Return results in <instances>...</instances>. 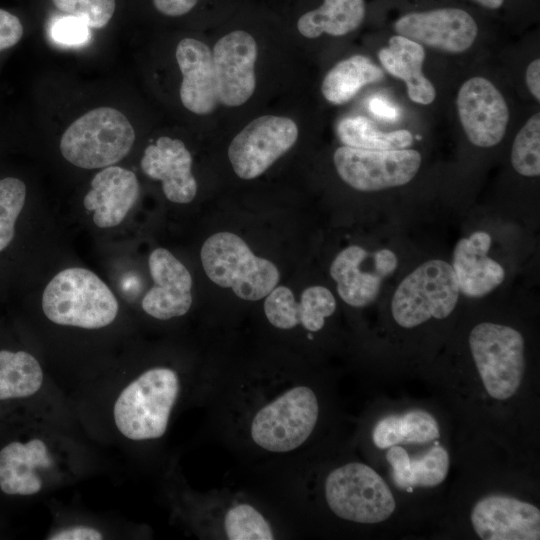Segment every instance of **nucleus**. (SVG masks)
I'll return each instance as SVG.
<instances>
[{"label": "nucleus", "instance_id": "nucleus-33", "mask_svg": "<svg viewBox=\"0 0 540 540\" xmlns=\"http://www.w3.org/2000/svg\"><path fill=\"white\" fill-rule=\"evenodd\" d=\"M60 16H71L90 29L106 27L115 16L117 0H50Z\"/></svg>", "mask_w": 540, "mask_h": 540}, {"label": "nucleus", "instance_id": "nucleus-24", "mask_svg": "<svg viewBox=\"0 0 540 540\" xmlns=\"http://www.w3.org/2000/svg\"><path fill=\"white\" fill-rule=\"evenodd\" d=\"M365 12V0H324L319 8L299 18L297 28L302 36L311 39L323 33L343 36L361 25Z\"/></svg>", "mask_w": 540, "mask_h": 540}, {"label": "nucleus", "instance_id": "nucleus-1", "mask_svg": "<svg viewBox=\"0 0 540 540\" xmlns=\"http://www.w3.org/2000/svg\"><path fill=\"white\" fill-rule=\"evenodd\" d=\"M42 308L55 324L98 329L111 324L118 302L109 287L92 271L67 268L55 275L44 289Z\"/></svg>", "mask_w": 540, "mask_h": 540}, {"label": "nucleus", "instance_id": "nucleus-19", "mask_svg": "<svg viewBox=\"0 0 540 540\" xmlns=\"http://www.w3.org/2000/svg\"><path fill=\"white\" fill-rule=\"evenodd\" d=\"M140 186L134 172L107 166L91 181L84 196V207L94 211L93 221L100 228L119 225L138 199Z\"/></svg>", "mask_w": 540, "mask_h": 540}, {"label": "nucleus", "instance_id": "nucleus-18", "mask_svg": "<svg viewBox=\"0 0 540 540\" xmlns=\"http://www.w3.org/2000/svg\"><path fill=\"white\" fill-rule=\"evenodd\" d=\"M176 60L182 74V104L198 115L211 113L219 102L212 51L200 40L184 38L176 47Z\"/></svg>", "mask_w": 540, "mask_h": 540}, {"label": "nucleus", "instance_id": "nucleus-14", "mask_svg": "<svg viewBox=\"0 0 540 540\" xmlns=\"http://www.w3.org/2000/svg\"><path fill=\"white\" fill-rule=\"evenodd\" d=\"M212 58L218 101L230 107L244 104L256 87L253 36L242 30L226 34L216 42Z\"/></svg>", "mask_w": 540, "mask_h": 540}, {"label": "nucleus", "instance_id": "nucleus-30", "mask_svg": "<svg viewBox=\"0 0 540 540\" xmlns=\"http://www.w3.org/2000/svg\"><path fill=\"white\" fill-rule=\"evenodd\" d=\"M511 164L525 177L540 175V113L532 115L517 133L511 148Z\"/></svg>", "mask_w": 540, "mask_h": 540}, {"label": "nucleus", "instance_id": "nucleus-34", "mask_svg": "<svg viewBox=\"0 0 540 540\" xmlns=\"http://www.w3.org/2000/svg\"><path fill=\"white\" fill-rule=\"evenodd\" d=\"M50 34L57 43L76 46L89 39L90 28L74 17L56 16L51 21Z\"/></svg>", "mask_w": 540, "mask_h": 540}, {"label": "nucleus", "instance_id": "nucleus-11", "mask_svg": "<svg viewBox=\"0 0 540 540\" xmlns=\"http://www.w3.org/2000/svg\"><path fill=\"white\" fill-rule=\"evenodd\" d=\"M398 259L389 249L373 253L352 245L343 249L330 266L340 298L350 306L365 307L378 296L384 278L391 275Z\"/></svg>", "mask_w": 540, "mask_h": 540}, {"label": "nucleus", "instance_id": "nucleus-36", "mask_svg": "<svg viewBox=\"0 0 540 540\" xmlns=\"http://www.w3.org/2000/svg\"><path fill=\"white\" fill-rule=\"evenodd\" d=\"M155 10L167 17H180L189 13L198 0H151Z\"/></svg>", "mask_w": 540, "mask_h": 540}, {"label": "nucleus", "instance_id": "nucleus-4", "mask_svg": "<svg viewBox=\"0 0 540 540\" xmlns=\"http://www.w3.org/2000/svg\"><path fill=\"white\" fill-rule=\"evenodd\" d=\"M135 141L127 117L112 107H98L76 119L63 133L60 151L71 164L96 169L123 159Z\"/></svg>", "mask_w": 540, "mask_h": 540}, {"label": "nucleus", "instance_id": "nucleus-38", "mask_svg": "<svg viewBox=\"0 0 540 540\" xmlns=\"http://www.w3.org/2000/svg\"><path fill=\"white\" fill-rule=\"evenodd\" d=\"M368 108L376 117L388 121H394L399 117V110L386 99L373 97L368 102Z\"/></svg>", "mask_w": 540, "mask_h": 540}, {"label": "nucleus", "instance_id": "nucleus-5", "mask_svg": "<svg viewBox=\"0 0 540 540\" xmlns=\"http://www.w3.org/2000/svg\"><path fill=\"white\" fill-rule=\"evenodd\" d=\"M459 294L452 266L444 260H429L400 282L391 300V313L399 326L413 328L431 318H447Z\"/></svg>", "mask_w": 540, "mask_h": 540}, {"label": "nucleus", "instance_id": "nucleus-28", "mask_svg": "<svg viewBox=\"0 0 540 540\" xmlns=\"http://www.w3.org/2000/svg\"><path fill=\"white\" fill-rule=\"evenodd\" d=\"M337 135L344 146L367 150L405 149L413 143L410 131L384 132L364 116L343 118L337 125Z\"/></svg>", "mask_w": 540, "mask_h": 540}, {"label": "nucleus", "instance_id": "nucleus-21", "mask_svg": "<svg viewBox=\"0 0 540 540\" xmlns=\"http://www.w3.org/2000/svg\"><path fill=\"white\" fill-rule=\"evenodd\" d=\"M46 443L34 438L14 441L0 450V489L8 495H34L43 486L38 469L53 464Z\"/></svg>", "mask_w": 540, "mask_h": 540}, {"label": "nucleus", "instance_id": "nucleus-35", "mask_svg": "<svg viewBox=\"0 0 540 540\" xmlns=\"http://www.w3.org/2000/svg\"><path fill=\"white\" fill-rule=\"evenodd\" d=\"M24 26L18 15L0 8V52L11 49L20 42Z\"/></svg>", "mask_w": 540, "mask_h": 540}, {"label": "nucleus", "instance_id": "nucleus-26", "mask_svg": "<svg viewBox=\"0 0 540 540\" xmlns=\"http://www.w3.org/2000/svg\"><path fill=\"white\" fill-rule=\"evenodd\" d=\"M439 436L436 419L420 409L381 419L372 434L374 444L380 449L403 443H428Z\"/></svg>", "mask_w": 540, "mask_h": 540}, {"label": "nucleus", "instance_id": "nucleus-41", "mask_svg": "<svg viewBox=\"0 0 540 540\" xmlns=\"http://www.w3.org/2000/svg\"><path fill=\"white\" fill-rule=\"evenodd\" d=\"M416 138H417V139H421V136L417 135Z\"/></svg>", "mask_w": 540, "mask_h": 540}, {"label": "nucleus", "instance_id": "nucleus-17", "mask_svg": "<svg viewBox=\"0 0 540 540\" xmlns=\"http://www.w3.org/2000/svg\"><path fill=\"white\" fill-rule=\"evenodd\" d=\"M192 156L179 139L162 136L149 145L141 159V168L150 178L162 182L166 198L174 203H190L197 193L192 171Z\"/></svg>", "mask_w": 540, "mask_h": 540}, {"label": "nucleus", "instance_id": "nucleus-6", "mask_svg": "<svg viewBox=\"0 0 540 540\" xmlns=\"http://www.w3.org/2000/svg\"><path fill=\"white\" fill-rule=\"evenodd\" d=\"M319 415L314 391L291 387L261 407L250 425L253 442L260 448L284 453L301 446L313 432Z\"/></svg>", "mask_w": 540, "mask_h": 540}, {"label": "nucleus", "instance_id": "nucleus-40", "mask_svg": "<svg viewBox=\"0 0 540 540\" xmlns=\"http://www.w3.org/2000/svg\"><path fill=\"white\" fill-rule=\"evenodd\" d=\"M478 4L488 9H498L502 6L504 0H474Z\"/></svg>", "mask_w": 540, "mask_h": 540}, {"label": "nucleus", "instance_id": "nucleus-22", "mask_svg": "<svg viewBox=\"0 0 540 540\" xmlns=\"http://www.w3.org/2000/svg\"><path fill=\"white\" fill-rule=\"evenodd\" d=\"M378 58L389 74L405 82L411 101L429 105L435 100V88L422 71L425 50L421 44L401 35L392 36Z\"/></svg>", "mask_w": 540, "mask_h": 540}, {"label": "nucleus", "instance_id": "nucleus-29", "mask_svg": "<svg viewBox=\"0 0 540 540\" xmlns=\"http://www.w3.org/2000/svg\"><path fill=\"white\" fill-rule=\"evenodd\" d=\"M336 310V300L332 292L324 286H310L292 306V316L295 324L302 325L310 332L321 330L325 319Z\"/></svg>", "mask_w": 540, "mask_h": 540}, {"label": "nucleus", "instance_id": "nucleus-20", "mask_svg": "<svg viewBox=\"0 0 540 540\" xmlns=\"http://www.w3.org/2000/svg\"><path fill=\"white\" fill-rule=\"evenodd\" d=\"M490 246L491 236L485 231H476L457 242L451 266L463 295L486 296L504 281L503 267L488 256Z\"/></svg>", "mask_w": 540, "mask_h": 540}, {"label": "nucleus", "instance_id": "nucleus-3", "mask_svg": "<svg viewBox=\"0 0 540 540\" xmlns=\"http://www.w3.org/2000/svg\"><path fill=\"white\" fill-rule=\"evenodd\" d=\"M200 257L209 279L231 288L243 300L266 297L280 278L273 262L256 256L241 237L231 232H218L207 238Z\"/></svg>", "mask_w": 540, "mask_h": 540}, {"label": "nucleus", "instance_id": "nucleus-16", "mask_svg": "<svg viewBox=\"0 0 540 540\" xmlns=\"http://www.w3.org/2000/svg\"><path fill=\"white\" fill-rule=\"evenodd\" d=\"M148 266L154 285L142 300L143 310L159 320L185 315L192 304V278L188 269L164 248L151 252Z\"/></svg>", "mask_w": 540, "mask_h": 540}, {"label": "nucleus", "instance_id": "nucleus-2", "mask_svg": "<svg viewBox=\"0 0 540 540\" xmlns=\"http://www.w3.org/2000/svg\"><path fill=\"white\" fill-rule=\"evenodd\" d=\"M180 392L177 373L166 367L143 372L119 394L113 416L119 432L130 440L162 437Z\"/></svg>", "mask_w": 540, "mask_h": 540}, {"label": "nucleus", "instance_id": "nucleus-10", "mask_svg": "<svg viewBox=\"0 0 540 540\" xmlns=\"http://www.w3.org/2000/svg\"><path fill=\"white\" fill-rule=\"evenodd\" d=\"M296 123L283 116L264 115L247 124L231 141L228 158L236 175L250 180L263 174L297 141Z\"/></svg>", "mask_w": 540, "mask_h": 540}, {"label": "nucleus", "instance_id": "nucleus-37", "mask_svg": "<svg viewBox=\"0 0 540 540\" xmlns=\"http://www.w3.org/2000/svg\"><path fill=\"white\" fill-rule=\"evenodd\" d=\"M103 535L95 528L88 526H74L59 530L47 539L51 540H100Z\"/></svg>", "mask_w": 540, "mask_h": 540}, {"label": "nucleus", "instance_id": "nucleus-15", "mask_svg": "<svg viewBox=\"0 0 540 540\" xmlns=\"http://www.w3.org/2000/svg\"><path fill=\"white\" fill-rule=\"evenodd\" d=\"M471 522L483 540L540 539V511L528 502L514 497L490 495L479 500Z\"/></svg>", "mask_w": 540, "mask_h": 540}, {"label": "nucleus", "instance_id": "nucleus-9", "mask_svg": "<svg viewBox=\"0 0 540 540\" xmlns=\"http://www.w3.org/2000/svg\"><path fill=\"white\" fill-rule=\"evenodd\" d=\"M333 161L340 178L362 192L403 186L417 174L422 157L414 149L367 150L341 146Z\"/></svg>", "mask_w": 540, "mask_h": 540}, {"label": "nucleus", "instance_id": "nucleus-23", "mask_svg": "<svg viewBox=\"0 0 540 540\" xmlns=\"http://www.w3.org/2000/svg\"><path fill=\"white\" fill-rule=\"evenodd\" d=\"M392 467V478L399 489L433 487L441 484L449 470V454L442 446H434L422 457L411 459L407 451L392 446L386 454Z\"/></svg>", "mask_w": 540, "mask_h": 540}, {"label": "nucleus", "instance_id": "nucleus-32", "mask_svg": "<svg viewBox=\"0 0 540 540\" xmlns=\"http://www.w3.org/2000/svg\"><path fill=\"white\" fill-rule=\"evenodd\" d=\"M26 191V185L21 179H0V252L14 237L15 222L25 204Z\"/></svg>", "mask_w": 540, "mask_h": 540}, {"label": "nucleus", "instance_id": "nucleus-7", "mask_svg": "<svg viewBox=\"0 0 540 540\" xmlns=\"http://www.w3.org/2000/svg\"><path fill=\"white\" fill-rule=\"evenodd\" d=\"M469 346L488 394L498 400L512 397L525 370L522 334L506 325L483 322L471 330Z\"/></svg>", "mask_w": 540, "mask_h": 540}, {"label": "nucleus", "instance_id": "nucleus-25", "mask_svg": "<svg viewBox=\"0 0 540 540\" xmlns=\"http://www.w3.org/2000/svg\"><path fill=\"white\" fill-rule=\"evenodd\" d=\"M383 70L364 55L338 62L324 77L321 92L335 105L350 101L362 87L383 80Z\"/></svg>", "mask_w": 540, "mask_h": 540}, {"label": "nucleus", "instance_id": "nucleus-31", "mask_svg": "<svg viewBox=\"0 0 540 540\" xmlns=\"http://www.w3.org/2000/svg\"><path fill=\"white\" fill-rule=\"evenodd\" d=\"M224 529L230 540H272L274 534L265 517L250 504H237L224 518Z\"/></svg>", "mask_w": 540, "mask_h": 540}, {"label": "nucleus", "instance_id": "nucleus-39", "mask_svg": "<svg viewBox=\"0 0 540 540\" xmlns=\"http://www.w3.org/2000/svg\"><path fill=\"white\" fill-rule=\"evenodd\" d=\"M526 85L533 95V97L539 102L540 100V60L539 58L533 60L526 69Z\"/></svg>", "mask_w": 540, "mask_h": 540}, {"label": "nucleus", "instance_id": "nucleus-8", "mask_svg": "<svg viewBox=\"0 0 540 540\" xmlns=\"http://www.w3.org/2000/svg\"><path fill=\"white\" fill-rule=\"evenodd\" d=\"M325 498L335 515L357 523L382 522L395 510L387 483L371 467L358 462L340 466L327 476Z\"/></svg>", "mask_w": 540, "mask_h": 540}, {"label": "nucleus", "instance_id": "nucleus-13", "mask_svg": "<svg viewBox=\"0 0 540 540\" xmlns=\"http://www.w3.org/2000/svg\"><path fill=\"white\" fill-rule=\"evenodd\" d=\"M394 30L422 46L453 54L467 51L478 35L474 18L453 7L405 14L394 23Z\"/></svg>", "mask_w": 540, "mask_h": 540}, {"label": "nucleus", "instance_id": "nucleus-27", "mask_svg": "<svg viewBox=\"0 0 540 540\" xmlns=\"http://www.w3.org/2000/svg\"><path fill=\"white\" fill-rule=\"evenodd\" d=\"M43 384L37 359L25 351H0V400L34 395Z\"/></svg>", "mask_w": 540, "mask_h": 540}, {"label": "nucleus", "instance_id": "nucleus-12", "mask_svg": "<svg viewBox=\"0 0 540 540\" xmlns=\"http://www.w3.org/2000/svg\"><path fill=\"white\" fill-rule=\"evenodd\" d=\"M456 105L461 125L473 145L488 148L501 142L510 113L492 82L480 76L468 79L458 91Z\"/></svg>", "mask_w": 540, "mask_h": 540}]
</instances>
